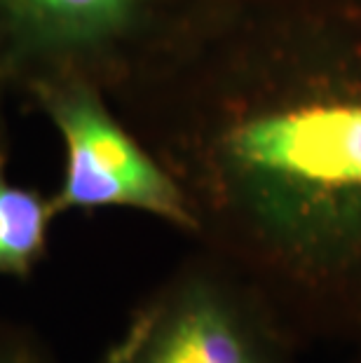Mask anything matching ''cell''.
Returning <instances> with one entry per match:
<instances>
[{
    "mask_svg": "<svg viewBox=\"0 0 361 363\" xmlns=\"http://www.w3.org/2000/svg\"><path fill=\"white\" fill-rule=\"evenodd\" d=\"M193 242L307 345L361 361V0H183L106 91Z\"/></svg>",
    "mask_w": 361,
    "mask_h": 363,
    "instance_id": "6da1fadb",
    "label": "cell"
},
{
    "mask_svg": "<svg viewBox=\"0 0 361 363\" xmlns=\"http://www.w3.org/2000/svg\"><path fill=\"white\" fill-rule=\"evenodd\" d=\"M303 347L260 286L197 246L96 363H301Z\"/></svg>",
    "mask_w": 361,
    "mask_h": 363,
    "instance_id": "7a4b0ae2",
    "label": "cell"
},
{
    "mask_svg": "<svg viewBox=\"0 0 361 363\" xmlns=\"http://www.w3.org/2000/svg\"><path fill=\"white\" fill-rule=\"evenodd\" d=\"M21 91L50 120L64 145V172L50 197L55 216L125 208L197 237L186 192L120 118L101 84L61 73L33 80Z\"/></svg>",
    "mask_w": 361,
    "mask_h": 363,
    "instance_id": "3957f363",
    "label": "cell"
},
{
    "mask_svg": "<svg viewBox=\"0 0 361 363\" xmlns=\"http://www.w3.org/2000/svg\"><path fill=\"white\" fill-rule=\"evenodd\" d=\"M183 0H0L5 87L73 73L109 91Z\"/></svg>",
    "mask_w": 361,
    "mask_h": 363,
    "instance_id": "277c9868",
    "label": "cell"
},
{
    "mask_svg": "<svg viewBox=\"0 0 361 363\" xmlns=\"http://www.w3.org/2000/svg\"><path fill=\"white\" fill-rule=\"evenodd\" d=\"M55 218L50 197L0 172V277L26 279L35 272L48 253Z\"/></svg>",
    "mask_w": 361,
    "mask_h": 363,
    "instance_id": "5b68a950",
    "label": "cell"
},
{
    "mask_svg": "<svg viewBox=\"0 0 361 363\" xmlns=\"http://www.w3.org/2000/svg\"><path fill=\"white\" fill-rule=\"evenodd\" d=\"M0 363H61L48 342L19 323L0 319Z\"/></svg>",
    "mask_w": 361,
    "mask_h": 363,
    "instance_id": "8992f818",
    "label": "cell"
},
{
    "mask_svg": "<svg viewBox=\"0 0 361 363\" xmlns=\"http://www.w3.org/2000/svg\"><path fill=\"white\" fill-rule=\"evenodd\" d=\"M7 157H5V129H3V118H0V172L5 169Z\"/></svg>",
    "mask_w": 361,
    "mask_h": 363,
    "instance_id": "52a82bcc",
    "label": "cell"
},
{
    "mask_svg": "<svg viewBox=\"0 0 361 363\" xmlns=\"http://www.w3.org/2000/svg\"><path fill=\"white\" fill-rule=\"evenodd\" d=\"M0 87H5V45H3V35H0Z\"/></svg>",
    "mask_w": 361,
    "mask_h": 363,
    "instance_id": "ba28073f",
    "label": "cell"
}]
</instances>
